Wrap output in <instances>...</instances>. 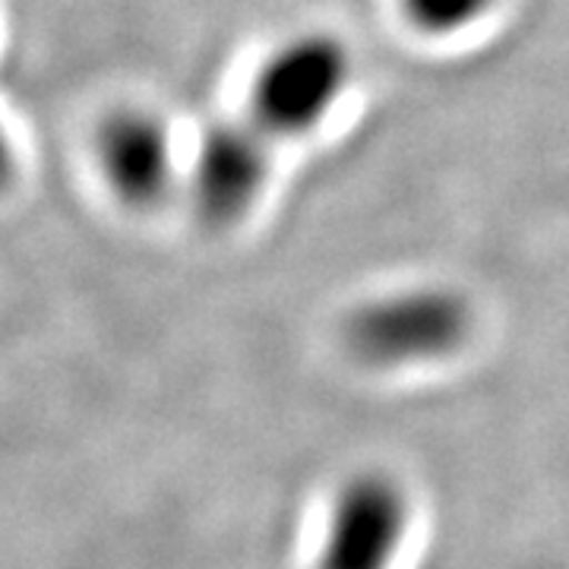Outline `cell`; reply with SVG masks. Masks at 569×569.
Returning <instances> with one entry per match:
<instances>
[{"mask_svg": "<svg viewBox=\"0 0 569 569\" xmlns=\"http://www.w3.org/2000/svg\"><path fill=\"white\" fill-rule=\"evenodd\" d=\"M475 313L459 288L425 282L367 298L348 313L346 346L367 367L440 361L466 346Z\"/></svg>", "mask_w": 569, "mask_h": 569, "instance_id": "cell-3", "label": "cell"}, {"mask_svg": "<svg viewBox=\"0 0 569 569\" xmlns=\"http://www.w3.org/2000/svg\"><path fill=\"white\" fill-rule=\"evenodd\" d=\"M22 178V149L10 123L0 118V200L17 190Z\"/></svg>", "mask_w": 569, "mask_h": 569, "instance_id": "cell-7", "label": "cell"}, {"mask_svg": "<svg viewBox=\"0 0 569 569\" xmlns=\"http://www.w3.org/2000/svg\"><path fill=\"white\" fill-rule=\"evenodd\" d=\"M355 51L346 36L307 26L276 41L247 80V118L269 140L317 133L342 108L355 82Z\"/></svg>", "mask_w": 569, "mask_h": 569, "instance_id": "cell-1", "label": "cell"}, {"mask_svg": "<svg viewBox=\"0 0 569 569\" xmlns=\"http://www.w3.org/2000/svg\"><path fill=\"white\" fill-rule=\"evenodd\" d=\"M86 156L108 203L149 216L181 197L183 156L171 118L149 102L123 99L89 127Z\"/></svg>", "mask_w": 569, "mask_h": 569, "instance_id": "cell-2", "label": "cell"}, {"mask_svg": "<svg viewBox=\"0 0 569 569\" xmlns=\"http://www.w3.org/2000/svg\"><path fill=\"white\" fill-rule=\"evenodd\" d=\"M406 26L430 41H452L493 17L500 0H396Z\"/></svg>", "mask_w": 569, "mask_h": 569, "instance_id": "cell-6", "label": "cell"}, {"mask_svg": "<svg viewBox=\"0 0 569 569\" xmlns=\"http://www.w3.org/2000/svg\"><path fill=\"white\" fill-rule=\"evenodd\" d=\"M406 529V490L380 471L355 475L332 503L317 569H389Z\"/></svg>", "mask_w": 569, "mask_h": 569, "instance_id": "cell-5", "label": "cell"}, {"mask_svg": "<svg viewBox=\"0 0 569 569\" xmlns=\"http://www.w3.org/2000/svg\"><path fill=\"white\" fill-rule=\"evenodd\" d=\"M276 146L250 118L206 127L183 156L181 200L209 231L244 224L272 187Z\"/></svg>", "mask_w": 569, "mask_h": 569, "instance_id": "cell-4", "label": "cell"}]
</instances>
